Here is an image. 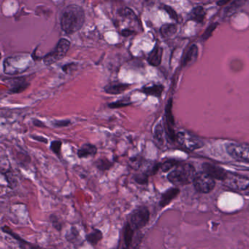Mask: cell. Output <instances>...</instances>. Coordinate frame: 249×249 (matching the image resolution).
<instances>
[{
    "instance_id": "8fae6325",
    "label": "cell",
    "mask_w": 249,
    "mask_h": 249,
    "mask_svg": "<svg viewBox=\"0 0 249 249\" xmlns=\"http://www.w3.org/2000/svg\"><path fill=\"white\" fill-rule=\"evenodd\" d=\"M9 88V92L13 94L20 93L24 91L30 86L25 77H14L6 80Z\"/></svg>"
},
{
    "instance_id": "7a4b0ae2",
    "label": "cell",
    "mask_w": 249,
    "mask_h": 249,
    "mask_svg": "<svg viewBox=\"0 0 249 249\" xmlns=\"http://www.w3.org/2000/svg\"><path fill=\"white\" fill-rule=\"evenodd\" d=\"M196 174L195 169L191 164H180L168 174V179L174 185H187L193 183Z\"/></svg>"
},
{
    "instance_id": "2e32d148",
    "label": "cell",
    "mask_w": 249,
    "mask_h": 249,
    "mask_svg": "<svg viewBox=\"0 0 249 249\" xmlns=\"http://www.w3.org/2000/svg\"><path fill=\"white\" fill-rule=\"evenodd\" d=\"M135 232H137L133 230L128 221H127L123 228V241H124V247L130 248V247L133 246Z\"/></svg>"
},
{
    "instance_id": "e0dca14e",
    "label": "cell",
    "mask_w": 249,
    "mask_h": 249,
    "mask_svg": "<svg viewBox=\"0 0 249 249\" xmlns=\"http://www.w3.org/2000/svg\"><path fill=\"white\" fill-rule=\"evenodd\" d=\"M180 190L178 188H171L165 191L161 197L159 201L160 207L164 208L169 205L172 200L175 198L179 195Z\"/></svg>"
},
{
    "instance_id": "7402d4cb",
    "label": "cell",
    "mask_w": 249,
    "mask_h": 249,
    "mask_svg": "<svg viewBox=\"0 0 249 249\" xmlns=\"http://www.w3.org/2000/svg\"><path fill=\"white\" fill-rule=\"evenodd\" d=\"M197 55H198V48H197V45H192L189 51H187L185 58H184V66H187L194 62L197 59Z\"/></svg>"
},
{
    "instance_id": "d590c367",
    "label": "cell",
    "mask_w": 249,
    "mask_h": 249,
    "mask_svg": "<svg viewBox=\"0 0 249 249\" xmlns=\"http://www.w3.org/2000/svg\"><path fill=\"white\" fill-rule=\"evenodd\" d=\"M31 138L35 139V140L38 141V142H42V143H47L48 142V139H45L43 136H32Z\"/></svg>"
},
{
    "instance_id": "d4e9b609",
    "label": "cell",
    "mask_w": 249,
    "mask_h": 249,
    "mask_svg": "<svg viewBox=\"0 0 249 249\" xmlns=\"http://www.w3.org/2000/svg\"><path fill=\"white\" fill-rule=\"evenodd\" d=\"M205 16H206V11H205L204 8L202 7H197L192 11L190 18L194 21L202 23L204 20Z\"/></svg>"
},
{
    "instance_id": "9a60e30c",
    "label": "cell",
    "mask_w": 249,
    "mask_h": 249,
    "mask_svg": "<svg viewBox=\"0 0 249 249\" xmlns=\"http://www.w3.org/2000/svg\"><path fill=\"white\" fill-rule=\"evenodd\" d=\"M162 54H163V50L160 46L156 45L152 50V52L149 54L147 58L148 62L153 67H159L162 62Z\"/></svg>"
},
{
    "instance_id": "4316f807",
    "label": "cell",
    "mask_w": 249,
    "mask_h": 249,
    "mask_svg": "<svg viewBox=\"0 0 249 249\" xmlns=\"http://www.w3.org/2000/svg\"><path fill=\"white\" fill-rule=\"evenodd\" d=\"M50 222L53 228L57 231V232H61L63 228V222L60 220L59 218L55 214L50 215L49 216Z\"/></svg>"
},
{
    "instance_id": "5bb4252c",
    "label": "cell",
    "mask_w": 249,
    "mask_h": 249,
    "mask_svg": "<svg viewBox=\"0 0 249 249\" xmlns=\"http://www.w3.org/2000/svg\"><path fill=\"white\" fill-rule=\"evenodd\" d=\"M65 239L69 244L74 246L76 249L82 247L83 244V241L80 236V232L75 226L71 227L68 232L66 233Z\"/></svg>"
},
{
    "instance_id": "ffe728a7",
    "label": "cell",
    "mask_w": 249,
    "mask_h": 249,
    "mask_svg": "<svg viewBox=\"0 0 249 249\" xmlns=\"http://www.w3.org/2000/svg\"><path fill=\"white\" fill-rule=\"evenodd\" d=\"M139 91L147 95V96L160 98L164 91V87L162 85H153L152 86H145V87L142 88Z\"/></svg>"
},
{
    "instance_id": "f35d334b",
    "label": "cell",
    "mask_w": 249,
    "mask_h": 249,
    "mask_svg": "<svg viewBox=\"0 0 249 249\" xmlns=\"http://www.w3.org/2000/svg\"><path fill=\"white\" fill-rule=\"evenodd\" d=\"M122 249H131L127 248V247H123Z\"/></svg>"
},
{
    "instance_id": "52a82bcc",
    "label": "cell",
    "mask_w": 249,
    "mask_h": 249,
    "mask_svg": "<svg viewBox=\"0 0 249 249\" xmlns=\"http://www.w3.org/2000/svg\"><path fill=\"white\" fill-rule=\"evenodd\" d=\"M223 181L227 187L238 191L247 190L249 187V178L235 173L228 172Z\"/></svg>"
},
{
    "instance_id": "277c9868",
    "label": "cell",
    "mask_w": 249,
    "mask_h": 249,
    "mask_svg": "<svg viewBox=\"0 0 249 249\" xmlns=\"http://www.w3.org/2000/svg\"><path fill=\"white\" fill-rule=\"evenodd\" d=\"M70 48V42L67 39H60L54 51L44 56V64L46 66L52 65L59 60L62 59L68 52Z\"/></svg>"
},
{
    "instance_id": "8992f818",
    "label": "cell",
    "mask_w": 249,
    "mask_h": 249,
    "mask_svg": "<svg viewBox=\"0 0 249 249\" xmlns=\"http://www.w3.org/2000/svg\"><path fill=\"white\" fill-rule=\"evenodd\" d=\"M193 184L197 191L205 194L211 193L216 186L214 178L205 171L196 174Z\"/></svg>"
},
{
    "instance_id": "7c38bea8",
    "label": "cell",
    "mask_w": 249,
    "mask_h": 249,
    "mask_svg": "<svg viewBox=\"0 0 249 249\" xmlns=\"http://www.w3.org/2000/svg\"><path fill=\"white\" fill-rule=\"evenodd\" d=\"M203 168L205 172L207 173L214 179L221 180L222 181L226 178L228 174V171H225L223 168L209 162L203 164Z\"/></svg>"
},
{
    "instance_id": "44dd1931",
    "label": "cell",
    "mask_w": 249,
    "mask_h": 249,
    "mask_svg": "<svg viewBox=\"0 0 249 249\" xmlns=\"http://www.w3.org/2000/svg\"><path fill=\"white\" fill-rule=\"evenodd\" d=\"M165 130L163 124L162 123H159L155 127L153 138L159 146H163L165 143Z\"/></svg>"
},
{
    "instance_id": "6da1fadb",
    "label": "cell",
    "mask_w": 249,
    "mask_h": 249,
    "mask_svg": "<svg viewBox=\"0 0 249 249\" xmlns=\"http://www.w3.org/2000/svg\"><path fill=\"white\" fill-rule=\"evenodd\" d=\"M84 10L77 4H70L63 10L61 15V26L67 35H73L81 29L85 23Z\"/></svg>"
},
{
    "instance_id": "f1b7e54d",
    "label": "cell",
    "mask_w": 249,
    "mask_h": 249,
    "mask_svg": "<svg viewBox=\"0 0 249 249\" xmlns=\"http://www.w3.org/2000/svg\"><path fill=\"white\" fill-rule=\"evenodd\" d=\"M177 164H178V161L174 160H169L165 161L163 163H161L160 169L163 172H168L174 167L177 166Z\"/></svg>"
},
{
    "instance_id": "836d02e7",
    "label": "cell",
    "mask_w": 249,
    "mask_h": 249,
    "mask_svg": "<svg viewBox=\"0 0 249 249\" xmlns=\"http://www.w3.org/2000/svg\"><path fill=\"white\" fill-rule=\"evenodd\" d=\"M216 26H217V23H215V24H213L211 25V26H209V29L206 30V32H205L204 35H203V39H209V38L211 36L212 32H213V31L215 30V29H216Z\"/></svg>"
},
{
    "instance_id": "74e56055",
    "label": "cell",
    "mask_w": 249,
    "mask_h": 249,
    "mask_svg": "<svg viewBox=\"0 0 249 249\" xmlns=\"http://www.w3.org/2000/svg\"><path fill=\"white\" fill-rule=\"evenodd\" d=\"M33 124H35L37 127H45V124L44 123L41 122L39 120H35V121H33Z\"/></svg>"
},
{
    "instance_id": "f546056e",
    "label": "cell",
    "mask_w": 249,
    "mask_h": 249,
    "mask_svg": "<svg viewBox=\"0 0 249 249\" xmlns=\"http://www.w3.org/2000/svg\"><path fill=\"white\" fill-rule=\"evenodd\" d=\"M119 14L121 15L122 17L127 18L130 19V20H137V16L134 14V12L130 10V8H127V7L120 10Z\"/></svg>"
},
{
    "instance_id": "30bf717a",
    "label": "cell",
    "mask_w": 249,
    "mask_h": 249,
    "mask_svg": "<svg viewBox=\"0 0 249 249\" xmlns=\"http://www.w3.org/2000/svg\"><path fill=\"white\" fill-rule=\"evenodd\" d=\"M1 231H2L4 234H7V235L11 237L15 241H17L18 244H19V248L20 249H48L39 247V246L36 245V244L28 242L26 240L22 238L20 235L16 233L13 230L10 229L8 226H3L2 228H1Z\"/></svg>"
},
{
    "instance_id": "cb8c5ba5",
    "label": "cell",
    "mask_w": 249,
    "mask_h": 249,
    "mask_svg": "<svg viewBox=\"0 0 249 249\" xmlns=\"http://www.w3.org/2000/svg\"><path fill=\"white\" fill-rule=\"evenodd\" d=\"M131 105H133V102H132L130 97L125 96V97L119 99V100L115 101V102L109 104L108 107L111 108V109H119V108L130 106Z\"/></svg>"
},
{
    "instance_id": "83f0119b",
    "label": "cell",
    "mask_w": 249,
    "mask_h": 249,
    "mask_svg": "<svg viewBox=\"0 0 249 249\" xmlns=\"http://www.w3.org/2000/svg\"><path fill=\"white\" fill-rule=\"evenodd\" d=\"M149 174L147 172L140 173L134 176V180L140 185H145L149 181Z\"/></svg>"
},
{
    "instance_id": "d6986e66",
    "label": "cell",
    "mask_w": 249,
    "mask_h": 249,
    "mask_svg": "<svg viewBox=\"0 0 249 249\" xmlns=\"http://www.w3.org/2000/svg\"><path fill=\"white\" fill-rule=\"evenodd\" d=\"M103 238V234L100 230L92 228V231L85 235V240L92 247H96Z\"/></svg>"
},
{
    "instance_id": "4dcf8cb0",
    "label": "cell",
    "mask_w": 249,
    "mask_h": 249,
    "mask_svg": "<svg viewBox=\"0 0 249 249\" xmlns=\"http://www.w3.org/2000/svg\"><path fill=\"white\" fill-rule=\"evenodd\" d=\"M61 146H62V142L61 141H53L51 143L50 149L57 156L60 157V155H61Z\"/></svg>"
},
{
    "instance_id": "5b68a950",
    "label": "cell",
    "mask_w": 249,
    "mask_h": 249,
    "mask_svg": "<svg viewBox=\"0 0 249 249\" xmlns=\"http://www.w3.org/2000/svg\"><path fill=\"white\" fill-rule=\"evenodd\" d=\"M176 141L183 148L189 151L197 150L204 146V142L201 139L185 131L177 133Z\"/></svg>"
},
{
    "instance_id": "e575fe53",
    "label": "cell",
    "mask_w": 249,
    "mask_h": 249,
    "mask_svg": "<svg viewBox=\"0 0 249 249\" xmlns=\"http://www.w3.org/2000/svg\"><path fill=\"white\" fill-rule=\"evenodd\" d=\"M163 8L165 9V11L169 14V16H171L172 18L175 19L176 20L177 19V15L175 13V12L172 10L171 7H168V6L165 5L163 7Z\"/></svg>"
},
{
    "instance_id": "d6a6232c",
    "label": "cell",
    "mask_w": 249,
    "mask_h": 249,
    "mask_svg": "<svg viewBox=\"0 0 249 249\" xmlns=\"http://www.w3.org/2000/svg\"><path fill=\"white\" fill-rule=\"evenodd\" d=\"M53 126L56 127H67L71 124V122L68 120H62V121H54L51 123Z\"/></svg>"
},
{
    "instance_id": "603a6c76",
    "label": "cell",
    "mask_w": 249,
    "mask_h": 249,
    "mask_svg": "<svg viewBox=\"0 0 249 249\" xmlns=\"http://www.w3.org/2000/svg\"><path fill=\"white\" fill-rule=\"evenodd\" d=\"M177 30H178V27L176 25L172 24V23H167L161 27L160 32L164 37L168 38L175 35Z\"/></svg>"
},
{
    "instance_id": "ba28073f",
    "label": "cell",
    "mask_w": 249,
    "mask_h": 249,
    "mask_svg": "<svg viewBox=\"0 0 249 249\" xmlns=\"http://www.w3.org/2000/svg\"><path fill=\"white\" fill-rule=\"evenodd\" d=\"M228 155L235 160L249 163V146L236 143H229L226 145Z\"/></svg>"
},
{
    "instance_id": "4fadbf2b",
    "label": "cell",
    "mask_w": 249,
    "mask_h": 249,
    "mask_svg": "<svg viewBox=\"0 0 249 249\" xmlns=\"http://www.w3.org/2000/svg\"><path fill=\"white\" fill-rule=\"evenodd\" d=\"M131 84H128V83L112 82V83H109L104 88V90L108 94L119 95L128 90L131 87Z\"/></svg>"
},
{
    "instance_id": "3957f363",
    "label": "cell",
    "mask_w": 249,
    "mask_h": 249,
    "mask_svg": "<svg viewBox=\"0 0 249 249\" xmlns=\"http://www.w3.org/2000/svg\"><path fill=\"white\" fill-rule=\"evenodd\" d=\"M150 212L146 206H138L129 214L128 222L135 232H138L149 224Z\"/></svg>"
},
{
    "instance_id": "8d00e7d4",
    "label": "cell",
    "mask_w": 249,
    "mask_h": 249,
    "mask_svg": "<svg viewBox=\"0 0 249 249\" xmlns=\"http://www.w3.org/2000/svg\"><path fill=\"white\" fill-rule=\"evenodd\" d=\"M134 33V32L130 30V29H125V30H124L121 32V35L124 36H130V35H133Z\"/></svg>"
},
{
    "instance_id": "1f68e13d",
    "label": "cell",
    "mask_w": 249,
    "mask_h": 249,
    "mask_svg": "<svg viewBox=\"0 0 249 249\" xmlns=\"http://www.w3.org/2000/svg\"><path fill=\"white\" fill-rule=\"evenodd\" d=\"M143 160L140 157H134V158H130L129 165L134 170H138L143 165Z\"/></svg>"
},
{
    "instance_id": "484cf974",
    "label": "cell",
    "mask_w": 249,
    "mask_h": 249,
    "mask_svg": "<svg viewBox=\"0 0 249 249\" xmlns=\"http://www.w3.org/2000/svg\"><path fill=\"white\" fill-rule=\"evenodd\" d=\"M95 165L99 171H105L111 169L114 164L106 158H100L95 162Z\"/></svg>"
},
{
    "instance_id": "9c48e42d",
    "label": "cell",
    "mask_w": 249,
    "mask_h": 249,
    "mask_svg": "<svg viewBox=\"0 0 249 249\" xmlns=\"http://www.w3.org/2000/svg\"><path fill=\"white\" fill-rule=\"evenodd\" d=\"M172 101L170 99L165 108V133L170 140L176 141V133L174 130V118L172 112Z\"/></svg>"
},
{
    "instance_id": "ac0fdd59",
    "label": "cell",
    "mask_w": 249,
    "mask_h": 249,
    "mask_svg": "<svg viewBox=\"0 0 249 249\" xmlns=\"http://www.w3.org/2000/svg\"><path fill=\"white\" fill-rule=\"evenodd\" d=\"M96 152H97V148L95 145L90 143H85L77 151V157L80 159L88 158V157H93L96 155Z\"/></svg>"
}]
</instances>
